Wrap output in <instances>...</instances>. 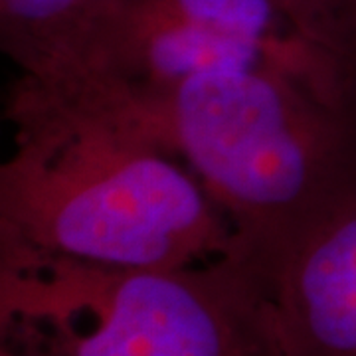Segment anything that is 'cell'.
<instances>
[{
  "label": "cell",
  "instance_id": "cell-1",
  "mask_svg": "<svg viewBox=\"0 0 356 356\" xmlns=\"http://www.w3.org/2000/svg\"><path fill=\"white\" fill-rule=\"evenodd\" d=\"M4 115L14 149L0 166V243L140 269L228 252V218L123 102L74 79L20 76Z\"/></svg>",
  "mask_w": 356,
  "mask_h": 356
},
{
  "label": "cell",
  "instance_id": "cell-2",
  "mask_svg": "<svg viewBox=\"0 0 356 356\" xmlns=\"http://www.w3.org/2000/svg\"><path fill=\"white\" fill-rule=\"evenodd\" d=\"M135 113L242 248L291 240L356 191V60L285 32L264 62L206 72Z\"/></svg>",
  "mask_w": 356,
  "mask_h": 356
},
{
  "label": "cell",
  "instance_id": "cell-3",
  "mask_svg": "<svg viewBox=\"0 0 356 356\" xmlns=\"http://www.w3.org/2000/svg\"><path fill=\"white\" fill-rule=\"evenodd\" d=\"M0 331L2 346L46 356H267L226 254L140 269L0 243Z\"/></svg>",
  "mask_w": 356,
  "mask_h": 356
},
{
  "label": "cell",
  "instance_id": "cell-4",
  "mask_svg": "<svg viewBox=\"0 0 356 356\" xmlns=\"http://www.w3.org/2000/svg\"><path fill=\"white\" fill-rule=\"evenodd\" d=\"M289 32L271 0H109L64 70L131 107L165 99L186 79L264 62Z\"/></svg>",
  "mask_w": 356,
  "mask_h": 356
},
{
  "label": "cell",
  "instance_id": "cell-5",
  "mask_svg": "<svg viewBox=\"0 0 356 356\" xmlns=\"http://www.w3.org/2000/svg\"><path fill=\"white\" fill-rule=\"evenodd\" d=\"M226 254L267 356H356V191L287 242Z\"/></svg>",
  "mask_w": 356,
  "mask_h": 356
},
{
  "label": "cell",
  "instance_id": "cell-6",
  "mask_svg": "<svg viewBox=\"0 0 356 356\" xmlns=\"http://www.w3.org/2000/svg\"><path fill=\"white\" fill-rule=\"evenodd\" d=\"M109 0H0V48L22 76L64 70L79 40Z\"/></svg>",
  "mask_w": 356,
  "mask_h": 356
},
{
  "label": "cell",
  "instance_id": "cell-7",
  "mask_svg": "<svg viewBox=\"0 0 356 356\" xmlns=\"http://www.w3.org/2000/svg\"><path fill=\"white\" fill-rule=\"evenodd\" d=\"M293 32L356 60V46L346 32V0H271Z\"/></svg>",
  "mask_w": 356,
  "mask_h": 356
},
{
  "label": "cell",
  "instance_id": "cell-8",
  "mask_svg": "<svg viewBox=\"0 0 356 356\" xmlns=\"http://www.w3.org/2000/svg\"><path fill=\"white\" fill-rule=\"evenodd\" d=\"M344 22H346V32L356 46V0H346L344 8Z\"/></svg>",
  "mask_w": 356,
  "mask_h": 356
},
{
  "label": "cell",
  "instance_id": "cell-9",
  "mask_svg": "<svg viewBox=\"0 0 356 356\" xmlns=\"http://www.w3.org/2000/svg\"><path fill=\"white\" fill-rule=\"evenodd\" d=\"M0 356H46V355H36V353H26V350H16L10 346H2L0 348Z\"/></svg>",
  "mask_w": 356,
  "mask_h": 356
}]
</instances>
